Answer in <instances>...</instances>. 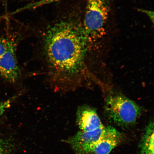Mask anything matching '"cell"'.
Returning a JSON list of instances; mask_svg holds the SVG:
<instances>
[{"label":"cell","instance_id":"1","mask_svg":"<svg viewBox=\"0 0 154 154\" xmlns=\"http://www.w3.org/2000/svg\"><path fill=\"white\" fill-rule=\"evenodd\" d=\"M87 40L83 28L74 21H61L49 29L44 38V52L54 75L66 79L79 72Z\"/></svg>","mask_w":154,"mask_h":154},{"label":"cell","instance_id":"4","mask_svg":"<svg viewBox=\"0 0 154 154\" xmlns=\"http://www.w3.org/2000/svg\"><path fill=\"white\" fill-rule=\"evenodd\" d=\"M15 49L14 40L9 36H0V76L12 83L20 76Z\"/></svg>","mask_w":154,"mask_h":154},{"label":"cell","instance_id":"3","mask_svg":"<svg viewBox=\"0 0 154 154\" xmlns=\"http://www.w3.org/2000/svg\"><path fill=\"white\" fill-rule=\"evenodd\" d=\"M109 13L106 0H88L84 28L88 40L103 35Z\"/></svg>","mask_w":154,"mask_h":154},{"label":"cell","instance_id":"9","mask_svg":"<svg viewBox=\"0 0 154 154\" xmlns=\"http://www.w3.org/2000/svg\"><path fill=\"white\" fill-rule=\"evenodd\" d=\"M11 150L9 144L0 138V154H9Z\"/></svg>","mask_w":154,"mask_h":154},{"label":"cell","instance_id":"5","mask_svg":"<svg viewBox=\"0 0 154 154\" xmlns=\"http://www.w3.org/2000/svg\"><path fill=\"white\" fill-rule=\"evenodd\" d=\"M123 138L122 134L113 127H105L100 138L84 154H109L122 142Z\"/></svg>","mask_w":154,"mask_h":154},{"label":"cell","instance_id":"7","mask_svg":"<svg viewBox=\"0 0 154 154\" xmlns=\"http://www.w3.org/2000/svg\"><path fill=\"white\" fill-rule=\"evenodd\" d=\"M76 122L82 131H90L104 126L96 109L87 105L80 106L77 109Z\"/></svg>","mask_w":154,"mask_h":154},{"label":"cell","instance_id":"6","mask_svg":"<svg viewBox=\"0 0 154 154\" xmlns=\"http://www.w3.org/2000/svg\"><path fill=\"white\" fill-rule=\"evenodd\" d=\"M103 126L90 131H80L68 138L65 142L70 144L75 154H84L86 150L94 145L100 138L105 131Z\"/></svg>","mask_w":154,"mask_h":154},{"label":"cell","instance_id":"2","mask_svg":"<svg viewBox=\"0 0 154 154\" xmlns=\"http://www.w3.org/2000/svg\"><path fill=\"white\" fill-rule=\"evenodd\" d=\"M106 113L116 124L123 128L133 126L142 113V109L135 102L124 95L110 94L106 101Z\"/></svg>","mask_w":154,"mask_h":154},{"label":"cell","instance_id":"8","mask_svg":"<svg viewBox=\"0 0 154 154\" xmlns=\"http://www.w3.org/2000/svg\"><path fill=\"white\" fill-rule=\"evenodd\" d=\"M154 122L150 121L145 129L140 144V154H154Z\"/></svg>","mask_w":154,"mask_h":154},{"label":"cell","instance_id":"10","mask_svg":"<svg viewBox=\"0 0 154 154\" xmlns=\"http://www.w3.org/2000/svg\"><path fill=\"white\" fill-rule=\"evenodd\" d=\"M140 11H142V12H143V13H145L146 14H147L148 16H149V17L150 18V19L152 22V23H153V11H149L143 9H140Z\"/></svg>","mask_w":154,"mask_h":154}]
</instances>
